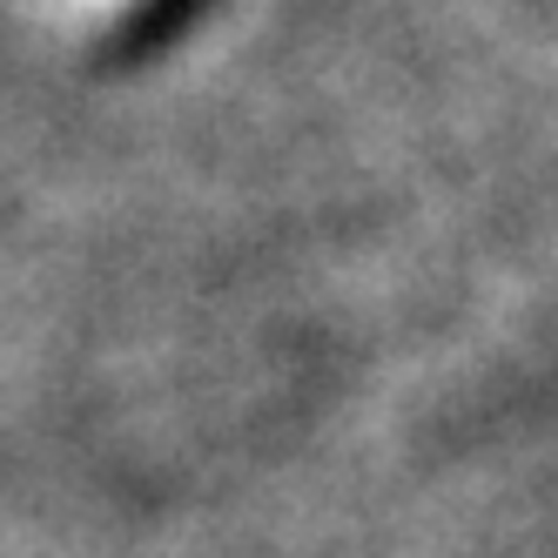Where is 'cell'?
Masks as SVG:
<instances>
[{
  "label": "cell",
  "mask_w": 558,
  "mask_h": 558,
  "mask_svg": "<svg viewBox=\"0 0 558 558\" xmlns=\"http://www.w3.org/2000/svg\"><path fill=\"white\" fill-rule=\"evenodd\" d=\"M74 14H122V8H135V0H68Z\"/></svg>",
  "instance_id": "1"
}]
</instances>
